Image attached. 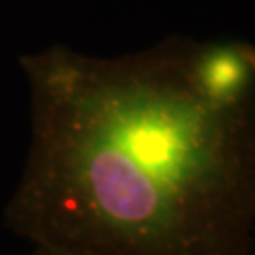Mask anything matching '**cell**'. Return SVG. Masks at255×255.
<instances>
[{"label": "cell", "mask_w": 255, "mask_h": 255, "mask_svg": "<svg viewBox=\"0 0 255 255\" xmlns=\"http://www.w3.org/2000/svg\"><path fill=\"white\" fill-rule=\"evenodd\" d=\"M30 128L4 225L78 255H252L255 47L168 40L19 59Z\"/></svg>", "instance_id": "obj_1"}, {"label": "cell", "mask_w": 255, "mask_h": 255, "mask_svg": "<svg viewBox=\"0 0 255 255\" xmlns=\"http://www.w3.org/2000/svg\"><path fill=\"white\" fill-rule=\"evenodd\" d=\"M34 255H78V254H68V252L51 250V248H34Z\"/></svg>", "instance_id": "obj_2"}]
</instances>
